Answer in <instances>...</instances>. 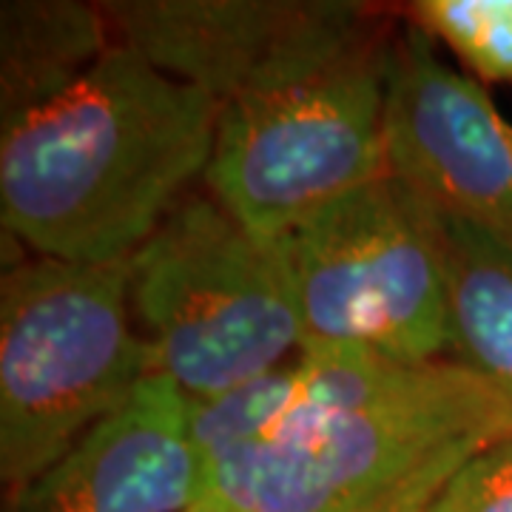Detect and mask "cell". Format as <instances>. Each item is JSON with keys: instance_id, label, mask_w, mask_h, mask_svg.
Here are the masks:
<instances>
[{"instance_id": "1", "label": "cell", "mask_w": 512, "mask_h": 512, "mask_svg": "<svg viewBox=\"0 0 512 512\" xmlns=\"http://www.w3.org/2000/svg\"><path fill=\"white\" fill-rule=\"evenodd\" d=\"M220 106L114 46L0 128V214L35 256L120 262L205 177Z\"/></svg>"}, {"instance_id": "2", "label": "cell", "mask_w": 512, "mask_h": 512, "mask_svg": "<svg viewBox=\"0 0 512 512\" xmlns=\"http://www.w3.org/2000/svg\"><path fill=\"white\" fill-rule=\"evenodd\" d=\"M302 416L211 464L237 512H427L458 470L512 436V407L450 359L404 365L359 348H302Z\"/></svg>"}, {"instance_id": "3", "label": "cell", "mask_w": 512, "mask_h": 512, "mask_svg": "<svg viewBox=\"0 0 512 512\" xmlns=\"http://www.w3.org/2000/svg\"><path fill=\"white\" fill-rule=\"evenodd\" d=\"M128 259L32 256L3 271L0 478L6 495L46 473L157 373L131 308Z\"/></svg>"}, {"instance_id": "4", "label": "cell", "mask_w": 512, "mask_h": 512, "mask_svg": "<svg viewBox=\"0 0 512 512\" xmlns=\"http://www.w3.org/2000/svg\"><path fill=\"white\" fill-rule=\"evenodd\" d=\"M128 265L154 370L188 402L256 379L305 345L282 239L256 237L208 188L188 191Z\"/></svg>"}, {"instance_id": "5", "label": "cell", "mask_w": 512, "mask_h": 512, "mask_svg": "<svg viewBox=\"0 0 512 512\" xmlns=\"http://www.w3.org/2000/svg\"><path fill=\"white\" fill-rule=\"evenodd\" d=\"M399 12L271 92L220 109L202 183L262 239H285L387 177L384 83Z\"/></svg>"}, {"instance_id": "6", "label": "cell", "mask_w": 512, "mask_h": 512, "mask_svg": "<svg viewBox=\"0 0 512 512\" xmlns=\"http://www.w3.org/2000/svg\"><path fill=\"white\" fill-rule=\"evenodd\" d=\"M302 348H359L404 365L447 359V302L421 202L390 174L282 239Z\"/></svg>"}, {"instance_id": "7", "label": "cell", "mask_w": 512, "mask_h": 512, "mask_svg": "<svg viewBox=\"0 0 512 512\" xmlns=\"http://www.w3.org/2000/svg\"><path fill=\"white\" fill-rule=\"evenodd\" d=\"M114 43L220 109L339 55L384 9L350 0H111Z\"/></svg>"}, {"instance_id": "8", "label": "cell", "mask_w": 512, "mask_h": 512, "mask_svg": "<svg viewBox=\"0 0 512 512\" xmlns=\"http://www.w3.org/2000/svg\"><path fill=\"white\" fill-rule=\"evenodd\" d=\"M384 148L416 200L512 248V123L410 23L387 52Z\"/></svg>"}, {"instance_id": "9", "label": "cell", "mask_w": 512, "mask_h": 512, "mask_svg": "<svg viewBox=\"0 0 512 512\" xmlns=\"http://www.w3.org/2000/svg\"><path fill=\"white\" fill-rule=\"evenodd\" d=\"M211 490V467L188 430V399L163 373L94 424L3 512H188Z\"/></svg>"}, {"instance_id": "10", "label": "cell", "mask_w": 512, "mask_h": 512, "mask_svg": "<svg viewBox=\"0 0 512 512\" xmlns=\"http://www.w3.org/2000/svg\"><path fill=\"white\" fill-rule=\"evenodd\" d=\"M424 208L447 302V359L512 407V248L467 222Z\"/></svg>"}, {"instance_id": "11", "label": "cell", "mask_w": 512, "mask_h": 512, "mask_svg": "<svg viewBox=\"0 0 512 512\" xmlns=\"http://www.w3.org/2000/svg\"><path fill=\"white\" fill-rule=\"evenodd\" d=\"M114 46L103 3L6 0L0 6V126L66 92Z\"/></svg>"}, {"instance_id": "12", "label": "cell", "mask_w": 512, "mask_h": 512, "mask_svg": "<svg viewBox=\"0 0 512 512\" xmlns=\"http://www.w3.org/2000/svg\"><path fill=\"white\" fill-rule=\"evenodd\" d=\"M396 12L441 40L481 86L512 83V0H416Z\"/></svg>"}, {"instance_id": "13", "label": "cell", "mask_w": 512, "mask_h": 512, "mask_svg": "<svg viewBox=\"0 0 512 512\" xmlns=\"http://www.w3.org/2000/svg\"><path fill=\"white\" fill-rule=\"evenodd\" d=\"M427 512H512V436L470 458Z\"/></svg>"}, {"instance_id": "14", "label": "cell", "mask_w": 512, "mask_h": 512, "mask_svg": "<svg viewBox=\"0 0 512 512\" xmlns=\"http://www.w3.org/2000/svg\"><path fill=\"white\" fill-rule=\"evenodd\" d=\"M188 512H237V510H231V507H228L225 501H220L217 495L208 493L205 498H202L200 504H197V507H191Z\"/></svg>"}]
</instances>
